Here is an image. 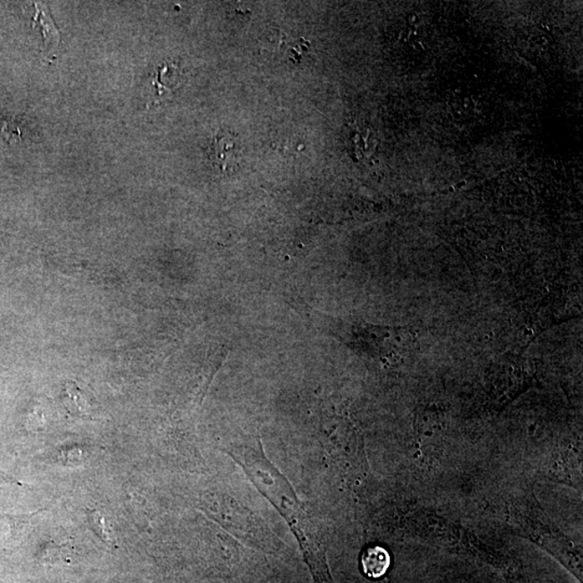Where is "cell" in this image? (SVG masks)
Instances as JSON below:
<instances>
[{
	"label": "cell",
	"mask_w": 583,
	"mask_h": 583,
	"mask_svg": "<svg viewBox=\"0 0 583 583\" xmlns=\"http://www.w3.org/2000/svg\"><path fill=\"white\" fill-rule=\"evenodd\" d=\"M89 521L92 528L95 530V533L99 535L102 539L105 542L111 541L112 535L111 533V529L106 528L107 521L103 515L97 513V511H92V513H89Z\"/></svg>",
	"instance_id": "5"
},
{
	"label": "cell",
	"mask_w": 583,
	"mask_h": 583,
	"mask_svg": "<svg viewBox=\"0 0 583 583\" xmlns=\"http://www.w3.org/2000/svg\"><path fill=\"white\" fill-rule=\"evenodd\" d=\"M66 396H68L66 406L69 407V410L73 413L74 415L79 417L90 416V404L86 402L83 393H81L75 383H69V385L66 386Z\"/></svg>",
	"instance_id": "4"
},
{
	"label": "cell",
	"mask_w": 583,
	"mask_h": 583,
	"mask_svg": "<svg viewBox=\"0 0 583 583\" xmlns=\"http://www.w3.org/2000/svg\"><path fill=\"white\" fill-rule=\"evenodd\" d=\"M209 156L219 170H236L242 158V148L238 137L230 132L219 133L209 146Z\"/></svg>",
	"instance_id": "2"
},
{
	"label": "cell",
	"mask_w": 583,
	"mask_h": 583,
	"mask_svg": "<svg viewBox=\"0 0 583 583\" xmlns=\"http://www.w3.org/2000/svg\"><path fill=\"white\" fill-rule=\"evenodd\" d=\"M390 564V555L381 546H368L361 556L363 572L372 579H378L385 575Z\"/></svg>",
	"instance_id": "3"
},
{
	"label": "cell",
	"mask_w": 583,
	"mask_h": 583,
	"mask_svg": "<svg viewBox=\"0 0 583 583\" xmlns=\"http://www.w3.org/2000/svg\"><path fill=\"white\" fill-rule=\"evenodd\" d=\"M234 458L242 464L249 477L267 497L275 507L289 521L292 530L300 542L306 561L316 583H325L331 579L329 567L325 562L324 551L320 548L318 539L314 533L310 520L307 519L303 508L288 480L277 469L264 457L263 453L253 449L242 448Z\"/></svg>",
	"instance_id": "1"
}]
</instances>
